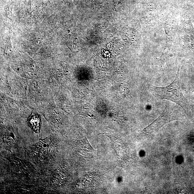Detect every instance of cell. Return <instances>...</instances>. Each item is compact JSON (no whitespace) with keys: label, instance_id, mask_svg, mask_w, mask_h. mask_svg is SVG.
Returning <instances> with one entry per match:
<instances>
[{"label":"cell","instance_id":"obj_4","mask_svg":"<svg viewBox=\"0 0 194 194\" xmlns=\"http://www.w3.org/2000/svg\"><path fill=\"white\" fill-rule=\"evenodd\" d=\"M17 133L12 129H8L6 131L3 137L4 143L8 145H13L15 144L18 139Z\"/></svg>","mask_w":194,"mask_h":194},{"label":"cell","instance_id":"obj_5","mask_svg":"<svg viewBox=\"0 0 194 194\" xmlns=\"http://www.w3.org/2000/svg\"><path fill=\"white\" fill-rule=\"evenodd\" d=\"M188 136L193 137V138L194 139V136H191V135H188Z\"/></svg>","mask_w":194,"mask_h":194},{"label":"cell","instance_id":"obj_2","mask_svg":"<svg viewBox=\"0 0 194 194\" xmlns=\"http://www.w3.org/2000/svg\"><path fill=\"white\" fill-rule=\"evenodd\" d=\"M178 120V112L172 107L166 106L160 115L152 124L144 129L143 131L149 134L157 132L168 123Z\"/></svg>","mask_w":194,"mask_h":194},{"label":"cell","instance_id":"obj_1","mask_svg":"<svg viewBox=\"0 0 194 194\" xmlns=\"http://www.w3.org/2000/svg\"><path fill=\"white\" fill-rule=\"evenodd\" d=\"M179 69L174 80L167 86L158 87L150 85L149 89L158 100L166 99L174 102L181 106L187 113L191 111L190 105L181 90L179 78Z\"/></svg>","mask_w":194,"mask_h":194},{"label":"cell","instance_id":"obj_3","mask_svg":"<svg viewBox=\"0 0 194 194\" xmlns=\"http://www.w3.org/2000/svg\"><path fill=\"white\" fill-rule=\"evenodd\" d=\"M28 123L34 132L39 134L41 124V118L37 113L32 112L28 119Z\"/></svg>","mask_w":194,"mask_h":194}]
</instances>
